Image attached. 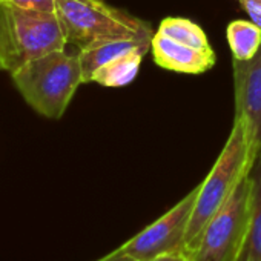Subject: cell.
Returning <instances> with one entry per match:
<instances>
[{
    "instance_id": "1",
    "label": "cell",
    "mask_w": 261,
    "mask_h": 261,
    "mask_svg": "<svg viewBox=\"0 0 261 261\" xmlns=\"http://www.w3.org/2000/svg\"><path fill=\"white\" fill-rule=\"evenodd\" d=\"M256 155L258 152L252 145L246 123L233 117L232 130L223 151L204 181L198 185V194L186 233V258L194 252L206 224L230 198L240 181L250 172Z\"/></svg>"
},
{
    "instance_id": "2",
    "label": "cell",
    "mask_w": 261,
    "mask_h": 261,
    "mask_svg": "<svg viewBox=\"0 0 261 261\" xmlns=\"http://www.w3.org/2000/svg\"><path fill=\"white\" fill-rule=\"evenodd\" d=\"M11 79L36 112L59 120L83 83L80 56L65 49L53 51L25 63L11 74Z\"/></svg>"
},
{
    "instance_id": "3",
    "label": "cell",
    "mask_w": 261,
    "mask_h": 261,
    "mask_svg": "<svg viewBox=\"0 0 261 261\" xmlns=\"http://www.w3.org/2000/svg\"><path fill=\"white\" fill-rule=\"evenodd\" d=\"M66 43L56 13L0 2V71L13 74L37 57L65 49Z\"/></svg>"
},
{
    "instance_id": "4",
    "label": "cell",
    "mask_w": 261,
    "mask_h": 261,
    "mask_svg": "<svg viewBox=\"0 0 261 261\" xmlns=\"http://www.w3.org/2000/svg\"><path fill=\"white\" fill-rule=\"evenodd\" d=\"M56 14L66 42L79 49L109 37H133L151 31V25L103 0H56Z\"/></svg>"
},
{
    "instance_id": "5",
    "label": "cell",
    "mask_w": 261,
    "mask_h": 261,
    "mask_svg": "<svg viewBox=\"0 0 261 261\" xmlns=\"http://www.w3.org/2000/svg\"><path fill=\"white\" fill-rule=\"evenodd\" d=\"M252 220V178L247 174L206 224L188 261H238Z\"/></svg>"
},
{
    "instance_id": "6",
    "label": "cell",
    "mask_w": 261,
    "mask_h": 261,
    "mask_svg": "<svg viewBox=\"0 0 261 261\" xmlns=\"http://www.w3.org/2000/svg\"><path fill=\"white\" fill-rule=\"evenodd\" d=\"M198 186L157 221L121 244V250L137 261H151L165 253L185 255L186 233L195 206Z\"/></svg>"
},
{
    "instance_id": "7",
    "label": "cell",
    "mask_w": 261,
    "mask_h": 261,
    "mask_svg": "<svg viewBox=\"0 0 261 261\" xmlns=\"http://www.w3.org/2000/svg\"><path fill=\"white\" fill-rule=\"evenodd\" d=\"M235 115L250 134L255 151L261 152V46L250 60H233Z\"/></svg>"
},
{
    "instance_id": "8",
    "label": "cell",
    "mask_w": 261,
    "mask_h": 261,
    "mask_svg": "<svg viewBox=\"0 0 261 261\" xmlns=\"http://www.w3.org/2000/svg\"><path fill=\"white\" fill-rule=\"evenodd\" d=\"M154 60L159 66L183 72V74H201L209 71L215 65V53L201 51L186 45H181L160 33L152 37L151 43Z\"/></svg>"
},
{
    "instance_id": "9",
    "label": "cell",
    "mask_w": 261,
    "mask_h": 261,
    "mask_svg": "<svg viewBox=\"0 0 261 261\" xmlns=\"http://www.w3.org/2000/svg\"><path fill=\"white\" fill-rule=\"evenodd\" d=\"M152 33L133 36V37H109L97 40L88 45L83 49H79L82 72H83V83L91 82L94 72L106 65L108 62L127 54L134 49H149L152 43Z\"/></svg>"
},
{
    "instance_id": "10",
    "label": "cell",
    "mask_w": 261,
    "mask_h": 261,
    "mask_svg": "<svg viewBox=\"0 0 261 261\" xmlns=\"http://www.w3.org/2000/svg\"><path fill=\"white\" fill-rule=\"evenodd\" d=\"M146 53V49H134L108 62L94 72L91 82L106 88H120L129 85L139 74L142 59Z\"/></svg>"
},
{
    "instance_id": "11",
    "label": "cell",
    "mask_w": 261,
    "mask_h": 261,
    "mask_svg": "<svg viewBox=\"0 0 261 261\" xmlns=\"http://www.w3.org/2000/svg\"><path fill=\"white\" fill-rule=\"evenodd\" d=\"M252 178V220L238 261H261V152L249 172Z\"/></svg>"
},
{
    "instance_id": "12",
    "label": "cell",
    "mask_w": 261,
    "mask_h": 261,
    "mask_svg": "<svg viewBox=\"0 0 261 261\" xmlns=\"http://www.w3.org/2000/svg\"><path fill=\"white\" fill-rule=\"evenodd\" d=\"M226 34L233 60H250L261 46V30L253 22L233 20Z\"/></svg>"
},
{
    "instance_id": "13",
    "label": "cell",
    "mask_w": 261,
    "mask_h": 261,
    "mask_svg": "<svg viewBox=\"0 0 261 261\" xmlns=\"http://www.w3.org/2000/svg\"><path fill=\"white\" fill-rule=\"evenodd\" d=\"M160 34L195 49L201 51H212V46L201 30L197 23H194L189 19H180V17H168L162 20L159 31Z\"/></svg>"
},
{
    "instance_id": "14",
    "label": "cell",
    "mask_w": 261,
    "mask_h": 261,
    "mask_svg": "<svg viewBox=\"0 0 261 261\" xmlns=\"http://www.w3.org/2000/svg\"><path fill=\"white\" fill-rule=\"evenodd\" d=\"M2 4H10L25 10L56 13V0H0Z\"/></svg>"
},
{
    "instance_id": "15",
    "label": "cell",
    "mask_w": 261,
    "mask_h": 261,
    "mask_svg": "<svg viewBox=\"0 0 261 261\" xmlns=\"http://www.w3.org/2000/svg\"><path fill=\"white\" fill-rule=\"evenodd\" d=\"M240 5L250 17V22L261 30V0H243Z\"/></svg>"
},
{
    "instance_id": "16",
    "label": "cell",
    "mask_w": 261,
    "mask_h": 261,
    "mask_svg": "<svg viewBox=\"0 0 261 261\" xmlns=\"http://www.w3.org/2000/svg\"><path fill=\"white\" fill-rule=\"evenodd\" d=\"M97 261H137V259L133 258L130 255H127L124 250H121V247H118L114 252L108 253L106 256H103V258H100Z\"/></svg>"
},
{
    "instance_id": "17",
    "label": "cell",
    "mask_w": 261,
    "mask_h": 261,
    "mask_svg": "<svg viewBox=\"0 0 261 261\" xmlns=\"http://www.w3.org/2000/svg\"><path fill=\"white\" fill-rule=\"evenodd\" d=\"M151 261H188V259L181 253H165V255H160Z\"/></svg>"
},
{
    "instance_id": "18",
    "label": "cell",
    "mask_w": 261,
    "mask_h": 261,
    "mask_svg": "<svg viewBox=\"0 0 261 261\" xmlns=\"http://www.w3.org/2000/svg\"><path fill=\"white\" fill-rule=\"evenodd\" d=\"M237 2H243V0H237Z\"/></svg>"
}]
</instances>
